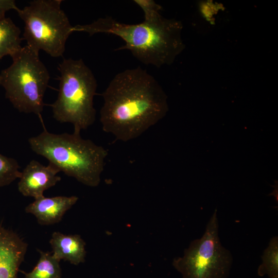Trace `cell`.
<instances>
[{
	"mask_svg": "<svg viewBox=\"0 0 278 278\" xmlns=\"http://www.w3.org/2000/svg\"><path fill=\"white\" fill-rule=\"evenodd\" d=\"M262 263L259 266L257 273L259 276L268 275L269 278H278V238H271L268 247L262 256Z\"/></svg>",
	"mask_w": 278,
	"mask_h": 278,
	"instance_id": "5bb4252c",
	"label": "cell"
},
{
	"mask_svg": "<svg viewBox=\"0 0 278 278\" xmlns=\"http://www.w3.org/2000/svg\"><path fill=\"white\" fill-rule=\"evenodd\" d=\"M12 59L11 65L0 74V85L5 90V97L19 112L41 117L49 72L39 53L26 45Z\"/></svg>",
	"mask_w": 278,
	"mask_h": 278,
	"instance_id": "5b68a950",
	"label": "cell"
},
{
	"mask_svg": "<svg viewBox=\"0 0 278 278\" xmlns=\"http://www.w3.org/2000/svg\"><path fill=\"white\" fill-rule=\"evenodd\" d=\"M232 262L231 252L220 240L215 210L202 236L192 241L183 256L175 258L172 265L183 278H227Z\"/></svg>",
	"mask_w": 278,
	"mask_h": 278,
	"instance_id": "52a82bcc",
	"label": "cell"
},
{
	"mask_svg": "<svg viewBox=\"0 0 278 278\" xmlns=\"http://www.w3.org/2000/svg\"><path fill=\"white\" fill-rule=\"evenodd\" d=\"M101 96L102 130L124 142L140 136L162 119L168 109L161 86L141 67L116 74Z\"/></svg>",
	"mask_w": 278,
	"mask_h": 278,
	"instance_id": "6da1fadb",
	"label": "cell"
},
{
	"mask_svg": "<svg viewBox=\"0 0 278 278\" xmlns=\"http://www.w3.org/2000/svg\"><path fill=\"white\" fill-rule=\"evenodd\" d=\"M180 21L164 18L155 19L138 24L120 23L107 16L93 22L73 26V31L85 32L92 36L98 33L113 34L120 38L125 44L115 50L127 49L141 62L160 67L170 65L185 47Z\"/></svg>",
	"mask_w": 278,
	"mask_h": 278,
	"instance_id": "7a4b0ae2",
	"label": "cell"
},
{
	"mask_svg": "<svg viewBox=\"0 0 278 278\" xmlns=\"http://www.w3.org/2000/svg\"><path fill=\"white\" fill-rule=\"evenodd\" d=\"M133 2L143 10L144 20L154 19L160 14L162 7L153 0H134Z\"/></svg>",
	"mask_w": 278,
	"mask_h": 278,
	"instance_id": "2e32d148",
	"label": "cell"
},
{
	"mask_svg": "<svg viewBox=\"0 0 278 278\" xmlns=\"http://www.w3.org/2000/svg\"><path fill=\"white\" fill-rule=\"evenodd\" d=\"M60 171L53 164L47 166L31 160L21 171L18 184V190L25 197L37 199L44 196L45 190L54 186L61 178Z\"/></svg>",
	"mask_w": 278,
	"mask_h": 278,
	"instance_id": "ba28073f",
	"label": "cell"
},
{
	"mask_svg": "<svg viewBox=\"0 0 278 278\" xmlns=\"http://www.w3.org/2000/svg\"><path fill=\"white\" fill-rule=\"evenodd\" d=\"M75 196H58L35 199L25 207L27 213L34 215L42 225L54 224L60 222L65 213L78 201Z\"/></svg>",
	"mask_w": 278,
	"mask_h": 278,
	"instance_id": "30bf717a",
	"label": "cell"
},
{
	"mask_svg": "<svg viewBox=\"0 0 278 278\" xmlns=\"http://www.w3.org/2000/svg\"><path fill=\"white\" fill-rule=\"evenodd\" d=\"M58 69L59 88L57 98L51 105L53 117L59 123L73 124L74 131L85 130L95 121L96 79L81 59H64Z\"/></svg>",
	"mask_w": 278,
	"mask_h": 278,
	"instance_id": "277c9868",
	"label": "cell"
},
{
	"mask_svg": "<svg viewBox=\"0 0 278 278\" xmlns=\"http://www.w3.org/2000/svg\"><path fill=\"white\" fill-rule=\"evenodd\" d=\"M18 161L0 153V187L11 184L19 179L21 171Z\"/></svg>",
	"mask_w": 278,
	"mask_h": 278,
	"instance_id": "9a60e30c",
	"label": "cell"
},
{
	"mask_svg": "<svg viewBox=\"0 0 278 278\" xmlns=\"http://www.w3.org/2000/svg\"><path fill=\"white\" fill-rule=\"evenodd\" d=\"M21 32L11 19L0 20V60L7 55L12 58L21 50Z\"/></svg>",
	"mask_w": 278,
	"mask_h": 278,
	"instance_id": "7c38bea8",
	"label": "cell"
},
{
	"mask_svg": "<svg viewBox=\"0 0 278 278\" xmlns=\"http://www.w3.org/2000/svg\"><path fill=\"white\" fill-rule=\"evenodd\" d=\"M49 244L53 255L60 261L64 260L77 265L85 260V243L79 235H66L54 232Z\"/></svg>",
	"mask_w": 278,
	"mask_h": 278,
	"instance_id": "8fae6325",
	"label": "cell"
},
{
	"mask_svg": "<svg viewBox=\"0 0 278 278\" xmlns=\"http://www.w3.org/2000/svg\"><path fill=\"white\" fill-rule=\"evenodd\" d=\"M19 9L13 0H0V20L5 18L7 11L11 9L17 11Z\"/></svg>",
	"mask_w": 278,
	"mask_h": 278,
	"instance_id": "e0dca14e",
	"label": "cell"
},
{
	"mask_svg": "<svg viewBox=\"0 0 278 278\" xmlns=\"http://www.w3.org/2000/svg\"><path fill=\"white\" fill-rule=\"evenodd\" d=\"M27 249L16 233L0 226V278H16Z\"/></svg>",
	"mask_w": 278,
	"mask_h": 278,
	"instance_id": "9c48e42d",
	"label": "cell"
},
{
	"mask_svg": "<svg viewBox=\"0 0 278 278\" xmlns=\"http://www.w3.org/2000/svg\"><path fill=\"white\" fill-rule=\"evenodd\" d=\"M40 258L34 268L24 273V278H62L60 260L52 254L39 251Z\"/></svg>",
	"mask_w": 278,
	"mask_h": 278,
	"instance_id": "4fadbf2b",
	"label": "cell"
},
{
	"mask_svg": "<svg viewBox=\"0 0 278 278\" xmlns=\"http://www.w3.org/2000/svg\"><path fill=\"white\" fill-rule=\"evenodd\" d=\"M28 143L36 154L46 158L60 171L88 186H97L105 166L108 151L80 132L73 133H50L44 127Z\"/></svg>",
	"mask_w": 278,
	"mask_h": 278,
	"instance_id": "3957f363",
	"label": "cell"
},
{
	"mask_svg": "<svg viewBox=\"0 0 278 278\" xmlns=\"http://www.w3.org/2000/svg\"><path fill=\"white\" fill-rule=\"evenodd\" d=\"M62 0H34L16 11L24 23L23 40L39 53L62 57L66 42L73 31L68 17L62 9Z\"/></svg>",
	"mask_w": 278,
	"mask_h": 278,
	"instance_id": "8992f818",
	"label": "cell"
}]
</instances>
